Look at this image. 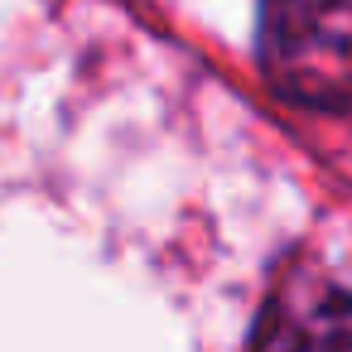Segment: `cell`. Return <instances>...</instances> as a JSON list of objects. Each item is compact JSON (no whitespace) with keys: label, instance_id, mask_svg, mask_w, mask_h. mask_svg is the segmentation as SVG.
<instances>
[{"label":"cell","instance_id":"obj_1","mask_svg":"<svg viewBox=\"0 0 352 352\" xmlns=\"http://www.w3.org/2000/svg\"><path fill=\"white\" fill-rule=\"evenodd\" d=\"M261 73L289 107H352V0H261Z\"/></svg>","mask_w":352,"mask_h":352}]
</instances>
